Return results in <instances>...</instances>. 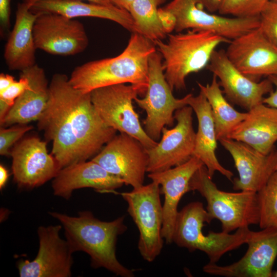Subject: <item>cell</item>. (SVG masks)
Listing matches in <instances>:
<instances>
[{"instance_id": "6da1fadb", "label": "cell", "mask_w": 277, "mask_h": 277, "mask_svg": "<svg viewBox=\"0 0 277 277\" xmlns=\"http://www.w3.org/2000/svg\"><path fill=\"white\" fill-rule=\"evenodd\" d=\"M49 90L48 102L37 127L52 141L51 154L60 169L93 158L116 131L101 119L90 93L74 88L65 74H54Z\"/></svg>"}, {"instance_id": "7a4b0ae2", "label": "cell", "mask_w": 277, "mask_h": 277, "mask_svg": "<svg viewBox=\"0 0 277 277\" xmlns=\"http://www.w3.org/2000/svg\"><path fill=\"white\" fill-rule=\"evenodd\" d=\"M153 42L134 32L125 49L119 55L95 60L77 66L69 81L75 89L83 93L108 86L129 83L144 96L149 83V60L155 52Z\"/></svg>"}, {"instance_id": "3957f363", "label": "cell", "mask_w": 277, "mask_h": 277, "mask_svg": "<svg viewBox=\"0 0 277 277\" xmlns=\"http://www.w3.org/2000/svg\"><path fill=\"white\" fill-rule=\"evenodd\" d=\"M49 213L61 223L73 253L83 251L88 254L92 267L104 268L121 277L134 276L133 271L123 266L116 256L117 238L127 230L124 216L107 222L98 220L87 210L80 212L77 216L55 211Z\"/></svg>"}, {"instance_id": "277c9868", "label": "cell", "mask_w": 277, "mask_h": 277, "mask_svg": "<svg viewBox=\"0 0 277 277\" xmlns=\"http://www.w3.org/2000/svg\"><path fill=\"white\" fill-rule=\"evenodd\" d=\"M154 42L162 58L165 78L172 90L186 89V78L207 67L216 48L231 40L212 32L188 30Z\"/></svg>"}, {"instance_id": "5b68a950", "label": "cell", "mask_w": 277, "mask_h": 277, "mask_svg": "<svg viewBox=\"0 0 277 277\" xmlns=\"http://www.w3.org/2000/svg\"><path fill=\"white\" fill-rule=\"evenodd\" d=\"M212 221L202 203H189L178 212L173 242L191 252L203 251L208 256L209 263H216L227 252L247 244L254 232L248 227H244L233 234L210 231L205 234L203 232L204 224Z\"/></svg>"}, {"instance_id": "8992f818", "label": "cell", "mask_w": 277, "mask_h": 277, "mask_svg": "<svg viewBox=\"0 0 277 277\" xmlns=\"http://www.w3.org/2000/svg\"><path fill=\"white\" fill-rule=\"evenodd\" d=\"M189 190L196 191L205 199L211 219H217L222 231L230 233L252 224H259L260 211L257 193L229 192L220 190L203 165L192 175Z\"/></svg>"}, {"instance_id": "52a82bcc", "label": "cell", "mask_w": 277, "mask_h": 277, "mask_svg": "<svg viewBox=\"0 0 277 277\" xmlns=\"http://www.w3.org/2000/svg\"><path fill=\"white\" fill-rule=\"evenodd\" d=\"M161 193L160 185L153 181L121 193L128 204V212L139 231V252L143 259L148 262H153L163 247Z\"/></svg>"}, {"instance_id": "ba28073f", "label": "cell", "mask_w": 277, "mask_h": 277, "mask_svg": "<svg viewBox=\"0 0 277 277\" xmlns=\"http://www.w3.org/2000/svg\"><path fill=\"white\" fill-rule=\"evenodd\" d=\"M162 57L156 51L149 60V83L143 98L136 97L135 103L145 111L144 130L154 141L160 138L164 127L172 126L176 110L188 105L190 94L181 98H175L164 75Z\"/></svg>"}, {"instance_id": "9c48e42d", "label": "cell", "mask_w": 277, "mask_h": 277, "mask_svg": "<svg viewBox=\"0 0 277 277\" xmlns=\"http://www.w3.org/2000/svg\"><path fill=\"white\" fill-rule=\"evenodd\" d=\"M93 105L108 126L138 140L147 149L157 144L142 127L132 102L139 95L137 87L120 84L96 89L90 92Z\"/></svg>"}, {"instance_id": "30bf717a", "label": "cell", "mask_w": 277, "mask_h": 277, "mask_svg": "<svg viewBox=\"0 0 277 277\" xmlns=\"http://www.w3.org/2000/svg\"><path fill=\"white\" fill-rule=\"evenodd\" d=\"M176 18L175 31L212 32L231 41L260 27L259 16L228 17L208 12L201 0H172L163 7Z\"/></svg>"}, {"instance_id": "8fae6325", "label": "cell", "mask_w": 277, "mask_h": 277, "mask_svg": "<svg viewBox=\"0 0 277 277\" xmlns=\"http://www.w3.org/2000/svg\"><path fill=\"white\" fill-rule=\"evenodd\" d=\"M192 108L189 105L175 111L176 125L171 129L164 127L162 138L154 147L147 149V172L154 173L181 165L193 156L195 135L193 126Z\"/></svg>"}, {"instance_id": "7c38bea8", "label": "cell", "mask_w": 277, "mask_h": 277, "mask_svg": "<svg viewBox=\"0 0 277 277\" xmlns=\"http://www.w3.org/2000/svg\"><path fill=\"white\" fill-rule=\"evenodd\" d=\"M91 160L120 177L124 184L133 188L143 185L148 164L147 149L130 135H115Z\"/></svg>"}, {"instance_id": "4fadbf2b", "label": "cell", "mask_w": 277, "mask_h": 277, "mask_svg": "<svg viewBox=\"0 0 277 277\" xmlns=\"http://www.w3.org/2000/svg\"><path fill=\"white\" fill-rule=\"evenodd\" d=\"M62 225L40 226L37 232L39 247L32 261L21 260L17 269L21 277H70L73 263L66 240L62 239Z\"/></svg>"}, {"instance_id": "5bb4252c", "label": "cell", "mask_w": 277, "mask_h": 277, "mask_svg": "<svg viewBox=\"0 0 277 277\" xmlns=\"http://www.w3.org/2000/svg\"><path fill=\"white\" fill-rule=\"evenodd\" d=\"M37 14L33 29L36 49L53 55L69 56L86 49L89 39L81 22L56 13Z\"/></svg>"}, {"instance_id": "9a60e30c", "label": "cell", "mask_w": 277, "mask_h": 277, "mask_svg": "<svg viewBox=\"0 0 277 277\" xmlns=\"http://www.w3.org/2000/svg\"><path fill=\"white\" fill-rule=\"evenodd\" d=\"M13 180L21 189H32L53 179L61 170L54 157L47 149V142L29 136L11 149Z\"/></svg>"}, {"instance_id": "2e32d148", "label": "cell", "mask_w": 277, "mask_h": 277, "mask_svg": "<svg viewBox=\"0 0 277 277\" xmlns=\"http://www.w3.org/2000/svg\"><path fill=\"white\" fill-rule=\"evenodd\" d=\"M247 244L246 253L238 261L226 266L209 262L203 267V271L226 277H272L277 256V228L254 231Z\"/></svg>"}, {"instance_id": "e0dca14e", "label": "cell", "mask_w": 277, "mask_h": 277, "mask_svg": "<svg viewBox=\"0 0 277 277\" xmlns=\"http://www.w3.org/2000/svg\"><path fill=\"white\" fill-rule=\"evenodd\" d=\"M226 53L236 68L253 81L277 76V46L260 27L232 40Z\"/></svg>"}, {"instance_id": "ac0fdd59", "label": "cell", "mask_w": 277, "mask_h": 277, "mask_svg": "<svg viewBox=\"0 0 277 277\" xmlns=\"http://www.w3.org/2000/svg\"><path fill=\"white\" fill-rule=\"evenodd\" d=\"M207 68L219 80L226 97L247 111L263 103L265 95L273 90V85L268 78L254 81L242 73L223 49L214 51Z\"/></svg>"}, {"instance_id": "d6986e66", "label": "cell", "mask_w": 277, "mask_h": 277, "mask_svg": "<svg viewBox=\"0 0 277 277\" xmlns=\"http://www.w3.org/2000/svg\"><path fill=\"white\" fill-rule=\"evenodd\" d=\"M219 141L230 154L239 173V178L232 181L234 190L257 193L276 171L275 148L264 154L244 143L231 138Z\"/></svg>"}, {"instance_id": "ffe728a7", "label": "cell", "mask_w": 277, "mask_h": 277, "mask_svg": "<svg viewBox=\"0 0 277 277\" xmlns=\"http://www.w3.org/2000/svg\"><path fill=\"white\" fill-rule=\"evenodd\" d=\"M203 165L200 159L193 156L181 165L148 174L152 181L161 186V193L164 195L162 235L168 244L173 243L179 203L183 196L190 191V180L195 171Z\"/></svg>"}, {"instance_id": "44dd1931", "label": "cell", "mask_w": 277, "mask_h": 277, "mask_svg": "<svg viewBox=\"0 0 277 277\" xmlns=\"http://www.w3.org/2000/svg\"><path fill=\"white\" fill-rule=\"evenodd\" d=\"M124 184L122 179L91 160L61 169L53 179L52 188L55 196L68 200L76 189L91 188L100 193H114Z\"/></svg>"}, {"instance_id": "7402d4cb", "label": "cell", "mask_w": 277, "mask_h": 277, "mask_svg": "<svg viewBox=\"0 0 277 277\" xmlns=\"http://www.w3.org/2000/svg\"><path fill=\"white\" fill-rule=\"evenodd\" d=\"M188 105L192 108L198 121L193 156L202 161L211 177L213 178L215 172L217 171L232 181L233 173L223 167L216 156L218 140L211 107L206 96L201 91L195 96L190 93Z\"/></svg>"}, {"instance_id": "603a6c76", "label": "cell", "mask_w": 277, "mask_h": 277, "mask_svg": "<svg viewBox=\"0 0 277 277\" xmlns=\"http://www.w3.org/2000/svg\"><path fill=\"white\" fill-rule=\"evenodd\" d=\"M28 79L29 87L15 101L1 126L27 124L37 121L46 108L49 95L48 80L44 70L35 64L21 71Z\"/></svg>"}, {"instance_id": "cb8c5ba5", "label": "cell", "mask_w": 277, "mask_h": 277, "mask_svg": "<svg viewBox=\"0 0 277 277\" xmlns=\"http://www.w3.org/2000/svg\"><path fill=\"white\" fill-rule=\"evenodd\" d=\"M37 15L23 2L18 4L15 24L4 51L6 64L10 70L22 71L36 64L33 29Z\"/></svg>"}, {"instance_id": "d4e9b609", "label": "cell", "mask_w": 277, "mask_h": 277, "mask_svg": "<svg viewBox=\"0 0 277 277\" xmlns=\"http://www.w3.org/2000/svg\"><path fill=\"white\" fill-rule=\"evenodd\" d=\"M30 10L34 14L56 13L74 18L92 17L113 21L132 33L135 32L134 21L129 12L114 5H105L81 0H41Z\"/></svg>"}, {"instance_id": "484cf974", "label": "cell", "mask_w": 277, "mask_h": 277, "mask_svg": "<svg viewBox=\"0 0 277 277\" xmlns=\"http://www.w3.org/2000/svg\"><path fill=\"white\" fill-rule=\"evenodd\" d=\"M247 113L229 138L244 143L264 154L270 153L277 141V109L262 103Z\"/></svg>"}, {"instance_id": "4316f807", "label": "cell", "mask_w": 277, "mask_h": 277, "mask_svg": "<svg viewBox=\"0 0 277 277\" xmlns=\"http://www.w3.org/2000/svg\"><path fill=\"white\" fill-rule=\"evenodd\" d=\"M197 84L210 104L217 140L229 138L234 129L246 118L247 112H239L229 104L215 75L213 74L210 84Z\"/></svg>"}, {"instance_id": "83f0119b", "label": "cell", "mask_w": 277, "mask_h": 277, "mask_svg": "<svg viewBox=\"0 0 277 277\" xmlns=\"http://www.w3.org/2000/svg\"><path fill=\"white\" fill-rule=\"evenodd\" d=\"M166 0H134L129 12L134 21L135 32L154 42L167 35L159 16V6Z\"/></svg>"}, {"instance_id": "f1b7e54d", "label": "cell", "mask_w": 277, "mask_h": 277, "mask_svg": "<svg viewBox=\"0 0 277 277\" xmlns=\"http://www.w3.org/2000/svg\"><path fill=\"white\" fill-rule=\"evenodd\" d=\"M256 193L260 228H277V170Z\"/></svg>"}, {"instance_id": "f546056e", "label": "cell", "mask_w": 277, "mask_h": 277, "mask_svg": "<svg viewBox=\"0 0 277 277\" xmlns=\"http://www.w3.org/2000/svg\"><path fill=\"white\" fill-rule=\"evenodd\" d=\"M269 0H221L218 11L237 17L259 16Z\"/></svg>"}, {"instance_id": "4dcf8cb0", "label": "cell", "mask_w": 277, "mask_h": 277, "mask_svg": "<svg viewBox=\"0 0 277 277\" xmlns=\"http://www.w3.org/2000/svg\"><path fill=\"white\" fill-rule=\"evenodd\" d=\"M260 28L266 37L277 46V0H269L261 12Z\"/></svg>"}, {"instance_id": "1f68e13d", "label": "cell", "mask_w": 277, "mask_h": 277, "mask_svg": "<svg viewBox=\"0 0 277 277\" xmlns=\"http://www.w3.org/2000/svg\"><path fill=\"white\" fill-rule=\"evenodd\" d=\"M29 87L28 78L21 72L18 81H16L5 91L0 93V122L14 105L15 100Z\"/></svg>"}, {"instance_id": "d6a6232c", "label": "cell", "mask_w": 277, "mask_h": 277, "mask_svg": "<svg viewBox=\"0 0 277 277\" xmlns=\"http://www.w3.org/2000/svg\"><path fill=\"white\" fill-rule=\"evenodd\" d=\"M33 129L27 124H15L10 128L1 127L0 129V154L10 156L11 147L15 145L28 131Z\"/></svg>"}, {"instance_id": "836d02e7", "label": "cell", "mask_w": 277, "mask_h": 277, "mask_svg": "<svg viewBox=\"0 0 277 277\" xmlns=\"http://www.w3.org/2000/svg\"><path fill=\"white\" fill-rule=\"evenodd\" d=\"M11 0H0L1 35L9 31L10 25Z\"/></svg>"}, {"instance_id": "e575fe53", "label": "cell", "mask_w": 277, "mask_h": 277, "mask_svg": "<svg viewBox=\"0 0 277 277\" xmlns=\"http://www.w3.org/2000/svg\"><path fill=\"white\" fill-rule=\"evenodd\" d=\"M159 16L161 23L167 34L175 30L176 18L169 11L163 8H159Z\"/></svg>"}, {"instance_id": "d590c367", "label": "cell", "mask_w": 277, "mask_h": 277, "mask_svg": "<svg viewBox=\"0 0 277 277\" xmlns=\"http://www.w3.org/2000/svg\"><path fill=\"white\" fill-rule=\"evenodd\" d=\"M268 78L271 81L275 89L271 92L267 97H265L263 103L277 109V76H270Z\"/></svg>"}, {"instance_id": "8d00e7d4", "label": "cell", "mask_w": 277, "mask_h": 277, "mask_svg": "<svg viewBox=\"0 0 277 277\" xmlns=\"http://www.w3.org/2000/svg\"><path fill=\"white\" fill-rule=\"evenodd\" d=\"M16 80L9 74L1 73L0 74V93L5 91Z\"/></svg>"}, {"instance_id": "74e56055", "label": "cell", "mask_w": 277, "mask_h": 277, "mask_svg": "<svg viewBox=\"0 0 277 277\" xmlns=\"http://www.w3.org/2000/svg\"><path fill=\"white\" fill-rule=\"evenodd\" d=\"M204 8L210 13L218 11L221 0H201Z\"/></svg>"}, {"instance_id": "f35d334b", "label": "cell", "mask_w": 277, "mask_h": 277, "mask_svg": "<svg viewBox=\"0 0 277 277\" xmlns=\"http://www.w3.org/2000/svg\"><path fill=\"white\" fill-rule=\"evenodd\" d=\"M41 0H23L24 3L27 5L29 8L34 3ZM90 3H93L101 5H113L112 0H81Z\"/></svg>"}, {"instance_id": "ab89813d", "label": "cell", "mask_w": 277, "mask_h": 277, "mask_svg": "<svg viewBox=\"0 0 277 277\" xmlns=\"http://www.w3.org/2000/svg\"><path fill=\"white\" fill-rule=\"evenodd\" d=\"M8 172L6 168L2 165H0V189L2 190L5 186L8 178Z\"/></svg>"}, {"instance_id": "60d3db41", "label": "cell", "mask_w": 277, "mask_h": 277, "mask_svg": "<svg viewBox=\"0 0 277 277\" xmlns=\"http://www.w3.org/2000/svg\"><path fill=\"white\" fill-rule=\"evenodd\" d=\"M134 0H112V4L129 11V7Z\"/></svg>"}, {"instance_id": "b9f144b4", "label": "cell", "mask_w": 277, "mask_h": 277, "mask_svg": "<svg viewBox=\"0 0 277 277\" xmlns=\"http://www.w3.org/2000/svg\"><path fill=\"white\" fill-rule=\"evenodd\" d=\"M272 276L277 277V270L275 272H272Z\"/></svg>"}, {"instance_id": "7bdbcfd3", "label": "cell", "mask_w": 277, "mask_h": 277, "mask_svg": "<svg viewBox=\"0 0 277 277\" xmlns=\"http://www.w3.org/2000/svg\"><path fill=\"white\" fill-rule=\"evenodd\" d=\"M276 170H277V165H276Z\"/></svg>"}]
</instances>
